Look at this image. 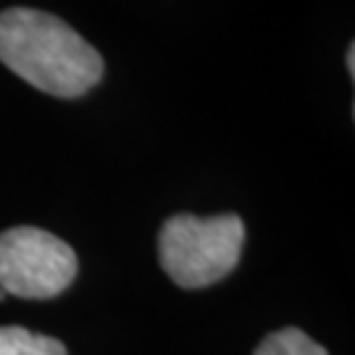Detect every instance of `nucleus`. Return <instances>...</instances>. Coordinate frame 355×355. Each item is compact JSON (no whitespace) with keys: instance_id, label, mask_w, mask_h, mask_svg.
Wrapping results in <instances>:
<instances>
[{"instance_id":"f257e3e1","label":"nucleus","mask_w":355,"mask_h":355,"mask_svg":"<svg viewBox=\"0 0 355 355\" xmlns=\"http://www.w3.org/2000/svg\"><path fill=\"white\" fill-rule=\"evenodd\" d=\"M0 61L53 98H82L103 79L101 53L64 19L35 8L0 13Z\"/></svg>"},{"instance_id":"f03ea898","label":"nucleus","mask_w":355,"mask_h":355,"mask_svg":"<svg viewBox=\"0 0 355 355\" xmlns=\"http://www.w3.org/2000/svg\"><path fill=\"white\" fill-rule=\"evenodd\" d=\"M245 224L237 214H177L161 227L158 258L168 279L184 290H200L229 277L240 263Z\"/></svg>"},{"instance_id":"7ed1b4c3","label":"nucleus","mask_w":355,"mask_h":355,"mask_svg":"<svg viewBox=\"0 0 355 355\" xmlns=\"http://www.w3.org/2000/svg\"><path fill=\"white\" fill-rule=\"evenodd\" d=\"M71 245L37 227H13L0 234V290L26 300H48L76 279Z\"/></svg>"},{"instance_id":"20e7f679","label":"nucleus","mask_w":355,"mask_h":355,"mask_svg":"<svg viewBox=\"0 0 355 355\" xmlns=\"http://www.w3.org/2000/svg\"><path fill=\"white\" fill-rule=\"evenodd\" d=\"M0 355H66V345L24 327H0Z\"/></svg>"},{"instance_id":"39448f33","label":"nucleus","mask_w":355,"mask_h":355,"mask_svg":"<svg viewBox=\"0 0 355 355\" xmlns=\"http://www.w3.org/2000/svg\"><path fill=\"white\" fill-rule=\"evenodd\" d=\"M253 355H329L324 345L311 340L305 331L287 327V329L271 331L263 343L255 347Z\"/></svg>"},{"instance_id":"423d86ee","label":"nucleus","mask_w":355,"mask_h":355,"mask_svg":"<svg viewBox=\"0 0 355 355\" xmlns=\"http://www.w3.org/2000/svg\"><path fill=\"white\" fill-rule=\"evenodd\" d=\"M347 71H350V76L355 74V48L353 45L347 48Z\"/></svg>"},{"instance_id":"0eeeda50","label":"nucleus","mask_w":355,"mask_h":355,"mask_svg":"<svg viewBox=\"0 0 355 355\" xmlns=\"http://www.w3.org/2000/svg\"><path fill=\"white\" fill-rule=\"evenodd\" d=\"M3 297H6V292H3V290H0V300H3Z\"/></svg>"}]
</instances>
